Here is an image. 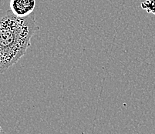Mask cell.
<instances>
[{
    "instance_id": "4",
    "label": "cell",
    "mask_w": 155,
    "mask_h": 134,
    "mask_svg": "<svg viewBox=\"0 0 155 134\" xmlns=\"http://www.w3.org/2000/svg\"><path fill=\"white\" fill-rule=\"evenodd\" d=\"M0 134H6V133H5V131L2 129V128L1 127V126H0Z\"/></svg>"
},
{
    "instance_id": "2",
    "label": "cell",
    "mask_w": 155,
    "mask_h": 134,
    "mask_svg": "<svg viewBox=\"0 0 155 134\" xmlns=\"http://www.w3.org/2000/svg\"><path fill=\"white\" fill-rule=\"evenodd\" d=\"M36 7V0H10L9 10L19 18L29 16L33 13Z\"/></svg>"
},
{
    "instance_id": "3",
    "label": "cell",
    "mask_w": 155,
    "mask_h": 134,
    "mask_svg": "<svg viewBox=\"0 0 155 134\" xmlns=\"http://www.w3.org/2000/svg\"><path fill=\"white\" fill-rule=\"evenodd\" d=\"M141 6L148 12L155 14V0H147L141 4Z\"/></svg>"
},
{
    "instance_id": "1",
    "label": "cell",
    "mask_w": 155,
    "mask_h": 134,
    "mask_svg": "<svg viewBox=\"0 0 155 134\" xmlns=\"http://www.w3.org/2000/svg\"><path fill=\"white\" fill-rule=\"evenodd\" d=\"M39 26L34 12L19 18L7 11L0 18V73H4L26 54Z\"/></svg>"
}]
</instances>
